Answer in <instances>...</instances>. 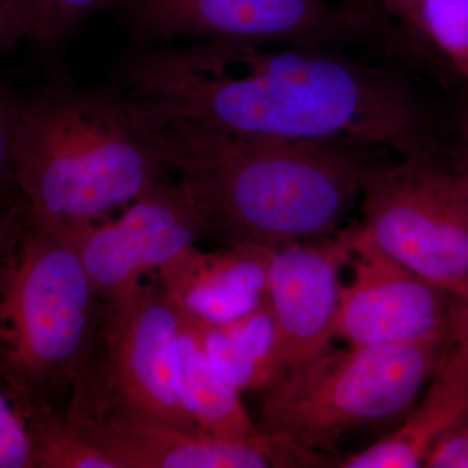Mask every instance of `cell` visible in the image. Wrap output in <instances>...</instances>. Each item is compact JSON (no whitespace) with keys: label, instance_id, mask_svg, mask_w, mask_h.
I'll return each mask as SVG.
<instances>
[{"label":"cell","instance_id":"21","mask_svg":"<svg viewBox=\"0 0 468 468\" xmlns=\"http://www.w3.org/2000/svg\"><path fill=\"white\" fill-rule=\"evenodd\" d=\"M41 24V0H0L2 54L16 51L24 41L36 43Z\"/></svg>","mask_w":468,"mask_h":468},{"label":"cell","instance_id":"19","mask_svg":"<svg viewBox=\"0 0 468 468\" xmlns=\"http://www.w3.org/2000/svg\"><path fill=\"white\" fill-rule=\"evenodd\" d=\"M128 0H41L42 24L37 45L45 50L57 48L91 17Z\"/></svg>","mask_w":468,"mask_h":468},{"label":"cell","instance_id":"5","mask_svg":"<svg viewBox=\"0 0 468 468\" xmlns=\"http://www.w3.org/2000/svg\"><path fill=\"white\" fill-rule=\"evenodd\" d=\"M454 344L334 347L263 390L261 428L328 454L356 432L403 420Z\"/></svg>","mask_w":468,"mask_h":468},{"label":"cell","instance_id":"3","mask_svg":"<svg viewBox=\"0 0 468 468\" xmlns=\"http://www.w3.org/2000/svg\"><path fill=\"white\" fill-rule=\"evenodd\" d=\"M12 171L33 214L89 223L172 176L153 129L117 89L55 84L24 100Z\"/></svg>","mask_w":468,"mask_h":468},{"label":"cell","instance_id":"12","mask_svg":"<svg viewBox=\"0 0 468 468\" xmlns=\"http://www.w3.org/2000/svg\"><path fill=\"white\" fill-rule=\"evenodd\" d=\"M67 423L112 468L301 467L297 445L261 430L248 437H218L158 426H122L68 417Z\"/></svg>","mask_w":468,"mask_h":468},{"label":"cell","instance_id":"11","mask_svg":"<svg viewBox=\"0 0 468 468\" xmlns=\"http://www.w3.org/2000/svg\"><path fill=\"white\" fill-rule=\"evenodd\" d=\"M358 227L350 224L324 239L276 248L267 301L276 323L282 378L331 349L341 271L349 261Z\"/></svg>","mask_w":468,"mask_h":468},{"label":"cell","instance_id":"22","mask_svg":"<svg viewBox=\"0 0 468 468\" xmlns=\"http://www.w3.org/2000/svg\"><path fill=\"white\" fill-rule=\"evenodd\" d=\"M424 467L468 468V418L436 443Z\"/></svg>","mask_w":468,"mask_h":468},{"label":"cell","instance_id":"23","mask_svg":"<svg viewBox=\"0 0 468 468\" xmlns=\"http://www.w3.org/2000/svg\"><path fill=\"white\" fill-rule=\"evenodd\" d=\"M383 11L393 16L414 36H419L417 0H375Z\"/></svg>","mask_w":468,"mask_h":468},{"label":"cell","instance_id":"7","mask_svg":"<svg viewBox=\"0 0 468 468\" xmlns=\"http://www.w3.org/2000/svg\"><path fill=\"white\" fill-rule=\"evenodd\" d=\"M360 226L410 270L458 300L468 298V176L433 156L366 165Z\"/></svg>","mask_w":468,"mask_h":468},{"label":"cell","instance_id":"16","mask_svg":"<svg viewBox=\"0 0 468 468\" xmlns=\"http://www.w3.org/2000/svg\"><path fill=\"white\" fill-rule=\"evenodd\" d=\"M193 320L201 328L212 366L239 392L264 390L282 378L276 323L267 298L257 309L229 322Z\"/></svg>","mask_w":468,"mask_h":468},{"label":"cell","instance_id":"17","mask_svg":"<svg viewBox=\"0 0 468 468\" xmlns=\"http://www.w3.org/2000/svg\"><path fill=\"white\" fill-rule=\"evenodd\" d=\"M9 393L26 411L36 468H112L101 452L72 430L66 418L58 417L50 401Z\"/></svg>","mask_w":468,"mask_h":468},{"label":"cell","instance_id":"24","mask_svg":"<svg viewBox=\"0 0 468 468\" xmlns=\"http://www.w3.org/2000/svg\"><path fill=\"white\" fill-rule=\"evenodd\" d=\"M452 337L455 345L468 351V298H454L452 309Z\"/></svg>","mask_w":468,"mask_h":468},{"label":"cell","instance_id":"18","mask_svg":"<svg viewBox=\"0 0 468 468\" xmlns=\"http://www.w3.org/2000/svg\"><path fill=\"white\" fill-rule=\"evenodd\" d=\"M419 36L430 39L468 84V0H417Z\"/></svg>","mask_w":468,"mask_h":468},{"label":"cell","instance_id":"25","mask_svg":"<svg viewBox=\"0 0 468 468\" xmlns=\"http://www.w3.org/2000/svg\"><path fill=\"white\" fill-rule=\"evenodd\" d=\"M338 2L346 3V5L363 9V11L377 15V16H380V11H383L375 0H338Z\"/></svg>","mask_w":468,"mask_h":468},{"label":"cell","instance_id":"6","mask_svg":"<svg viewBox=\"0 0 468 468\" xmlns=\"http://www.w3.org/2000/svg\"><path fill=\"white\" fill-rule=\"evenodd\" d=\"M88 356L70 389L68 417L201 433L178 380L180 314L158 284L101 298Z\"/></svg>","mask_w":468,"mask_h":468},{"label":"cell","instance_id":"26","mask_svg":"<svg viewBox=\"0 0 468 468\" xmlns=\"http://www.w3.org/2000/svg\"><path fill=\"white\" fill-rule=\"evenodd\" d=\"M462 165H463V174L468 176V117L463 129V144H462Z\"/></svg>","mask_w":468,"mask_h":468},{"label":"cell","instance_id":"10","mask_svg":"<svg viewBox=\"0 0 468 468\" xmlns=\"http://www.w3.org/2000/svg\"><path fill=\"white\" fill-rule=\"evenodd\" d=\"M64 224L103 300L133 291L141 276L203 239L199 218L174 175L147 189L116 220Z\"/></svg>","mask_w":468,"mask_h":468},{"label":"cell","instance_id":"9","mask_svg":"<svg viewBox=\"0 0 468 468\" xmlns=\"http://www.w3.org/2000/svg\"><path fill=\"white\" fill-rule=\"evenodd\" d=\"M335 319V338L349 345L454 344V297L384 251L358 227Z\"/></svg>","mask_w":468,"mask_h":468},{"label":"cell","instance_id":"4","mask_svg":"<svg viewBox=\"0 0 468 468\" xmlns=\"http://www.w3.org/2000/svg\"><path fill=\"white\" fill-rule=\"evenodd\" d=\"M2 378L12 393L46 399L72 389L90 349L101 300L66 224L24 199L5 215Z\"/></svg>","mask_w":468,"mask_h":468},{"label":"cell","instance_id":"2","mask_svg":"<svg viewBox=\"0 0 468 468\" xmlns=\"http://www.w3.org/2000/svg\"><path fill=\"white\" fill-rule=\"evenodd\" d=\"M147 124L203 239L221 246L324 239L345 228L362 194L367 163L347 144Z\"/></svg>","mask_w":468,"mask_h":468},{"label":"cell","instance_id":"1","mask_svg":"<svg viewBox=\"0 0 468 468\" xmlns=\"http://www.w3.org/2000/svg\"><path fill=\"white\" fill-rule=\"evenodd\" d=\"M117 81L154 125L380 147L403 158L435 151L430 111L408 80L325 48L134 46Z\"/></svg>","mask_w":468,"mask_h":468},{"label":"cell","instance_id":"14","mask_svg":"<svg viewBox=\"0 0 468 468\" xmlns=\"http://www.w3.org/2000/svg\"><path fill=\"white\" fill-rule=\"evenodd\" d=\"M468 418V351L454 344L430 381L423 401L392 432L345 457L326 455L324 467H424L436 443Z\"/></svg>","mask_w":468,"mask_h":468},{"label":"cell","instance_id":"20","mask_svg":"<svg viewBox=\"0 0 468 468\" xmlns=\"http://www.w3.org/2000/svg\"><path fill=\"white\" fill-rule=\"evenodd\" d=\"M0 468H36L26 411L5 388L0 394Z\"/></svg>","mask_w":468,"mask_h":468},{"label":"cell","instance_id":"8","mask_svg":"<svg viewBox=\"0 0 468 468\" xmlns=\"http://www.w3.org/2000/svg\"><path fill=\"white\" fill-rule=\"evenodd\" d=\"M116 11L134 46L196 38L328 48L381 34L380 16L338 0H128Z\"/></svg>","mask_w":468,"mask_h":468},{"label":"cell","instance_id":"13","mask_svg":"<svg viewBox=\"0 0 468 468\" xmlns=\"http://www.w3.org/2000/svg\"><path fill=\"white\" fill-rule=\"evenodd\" d=\"M275 250L250 243L211 252L193 246L160 268L159 282L181 315L205 323L229 322L266 301Z\"/></svg>","mask_w":468,"mask_h":468},{"label":"cell","instance_id":"15","mask_svg":"<svg viewBox=\"0 0 468 468\" xmlns=\"http://www.w3.org/2000/svg\"><path fill=\"white\" fill-rule=\"evenodd\" d=\"M180 314V313H178ZM178 380L185 405L203 435L248 437L260 432L239 399L212 366L201 328L180 314L177 335Z\"/></svg>","mask_w":468,"mask_h":468}]
</instances>
